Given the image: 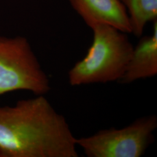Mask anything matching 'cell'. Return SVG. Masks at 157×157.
<instances>
[{"label":"cell","instance_id":"obj_1","mask_svg":"<svg viewBox=\"0 0 157 157\" xmlns=\"http://www.w3.org/2000/svg\"><path fill=\"white\" fill-rule=\"evenodd\" d=\"M76 138L44 95L0 107V150L4 157H78Z\"/></svg>","mask_w":157,"mask_h":157},{"label":"cell","instance_id":"obj_2","mask_svg":"<svg viewBox=\"0 0 157 157\" xmlns=\"http://www.w3.org/2000/svg\"><path fill=\"white\" fill-rule=\"evenodd\" d=\"M91 29L93 39L86 55L68 72L72 86L118 82L132 56L134 47L127 33L105 25Z\"/></svg>","mask_w":157,"mask_h":157},{"label":"cell","instance_id":"obj_3","mask_svg":"<svg viewBox=\"0 0 157 157\" xmlns=\"http://www.w3.org/2000/svg\"><path fill=\"white\" fill-rule=\"evenodd\" d=\"M50 89L48 77L27 39L0 36V95L17 90L45 95Z\"/></svg>","mask_w":157,"mask_h":157},{"label":"cell","instance_id":"obj_4","mask_svg":"<svg viewBox=\"0 0 157 157\" xmlns=\"http://www.w3.org/2000/svg\"><path fill=\"white\" fill-rule=\"evenodd\" d=\"M155 115L137 118L122 129H103L76 138V144L87 157H140L154 140Z\"/></svg>","mask_w":157,"mask_h":157},{"label":"cell","instance_id":"obj_5","mask_svg":"<svg viewBox=\"0 0 157 157\" xmlns=\"http://www.w3.org/2000/svg\"><path fill=\"white\" fill-rule=\"evenodd\" d=\"M71 5L91 29L108 25L125 33H131L127 11L120 0H69Z\"/></svg>","mask_w":157,"mask_h":157},{"label":"cell","instance_id":"obj_6","mask_svg":"<svg viewBox=\"0 0 157 157\" xmlns=\"http://www.w3.org/2000/svg\"><path fill=\"white\" fill-rule=\"evenodd\" d=\"M153 23L151 35L141 38L133 48L125 72L118 82L119 83L130 84L157 75V20Z\"/></svg>","mask_w":157,"mask_h":157},{"label":"cell","instance_id":"obj_7","mask_svg":"<svg viewBox=\"0 0 157 157\" xmlns=\"http://www.w3.org/2000/svg\"><path fill=\"white\" fill-rule=\"evenodd\" d=\"M129 17L131 33L140 37L147 23L157 20V0H120Z\"/></svg>","mask_w":157,"mask_h":157},{"label":"cell","instance_id":"obj_8","mask_svg":"<svg viewBox=\"0 0 157 157\" xmlns=\"http://www.w3.org/2000/svg\"><path fill=\"white\" fill-rule=\"evenodd\" d=\"M0 157H4V155H3V154H2V151L0 150Z\"/></svg>","mask_w":157,"mask_h":157}]
</instances>
